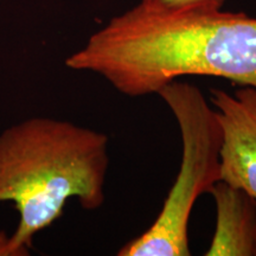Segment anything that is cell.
<instances>
[{
    "label": "cell",
    "instance_id": "277c9868",
    "mask_svg": "<svg viewBox=\"0 0 256 256\" xmlns=\"http://www.w3.org/2000/svg\"><path fill=\"white\" fill-rule=\"evenodd\" d=\"M210 102L220 127V180L256 200V88L234 94L211 89Z\"/></svg>",
    "mask_w": 256,
    "mask_h": 256
},
{
    "label": "cell",
    "instance_id": "7a4b0ae2",
    "mask_svg": "<svg viewBox=\"0 0 256 256\" xmlns=\"http://www.w3.org/2000/svg\"><path fill=\"white\" fill-rule=\"evenodd\" d=\"M108 142L104 133L50 118L25 120L0 134V202H14L19 212L4 255L25 254L69 198L87 210L104 204Z\"/></svg>",
    "mask_w": 256,
    "mask_h": 256
},
{
    "label": "cell",
    "instance_id": "5b68a950",
    "mask_svg": "<svg viewBox=\"0 0 256 256\" xmlns=\"http://www.w3.org/2000/svg\"><path fill=\"white\" fill-rule=\"evenodd\" d=\"M216 229L206 256L256 255V200L247 192L218 180L211 188Z\"/></svg>",
    "mask_w": 256,
    "mask_h": 256
},
{
    "label": "cell",
    "instance_id": "8992f818",
    "mask_svg": "<svg viewBox=\"0 0 256 256\" xmlns=\"http://www.w3.org/2000/svg\"><path fill=\"white\" fill-rule=\"evenodd\" d=\"M226 0H142L140 5L158 12H183L220 10Z\"/></svg>",
    "mask_w": 256,
    "mask_h": 256
},
{
    "label": "cell",
    "instance_id": "3957f363",
    "mask_svg": "<svg viewBox=\"0 0 256 256\" xmlns=\"http://www.w3.org/2000/svg\"><path fill=\"white\" fill-rule=\"evenodd\" d=\"M177 120L183 144L179 172L156 220L118 252L119 256H188V226L197 198L220 180L222 134L216 110L203 92L174 81L158 92Z\"/></svg>",
    "mask_w": 256,
    "mask_h": 256
},
{
    "label": "cell",
    "instance_id": "6da1fadb",
    "mask_svg": "<svg viewBox=\"0 0 256 256\" xmlns=\"http://www.w3.org/2000/svg\"><path fill=\"white\" fill-rule=\"evenodd\" d=\"M66 66L98 74L121 94H158L184 76L256 88V18L220 10L152 11L138 4L110 19Z\"/></svg>",
    "mask_w": 256,
    "mask_h": 256
}]
</instances>
